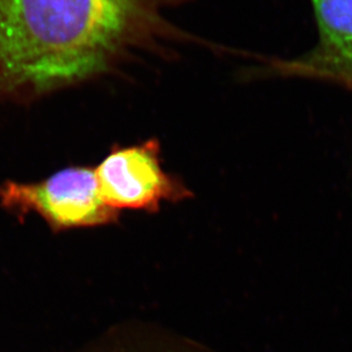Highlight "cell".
<instances>
[{"label": "cell", "mask_w": 352, "mask_h": 352, "mask_svg": "<svg viewBox=\"0 0 352 352\" xmlns=\"http://www.w3.org/2000/svg\"><path fill=\"white\" fill-rule=\"evenodd\" d=\"M82 352H215L204 344L148 324L115 326Z\"/></svg>", "instance_id": "cell-5"}, {"label": "cell", "mask_w": 352, "mask_h": 352, "mask_svg": "<svg viewBox=\"0 0 352 352\" xmlns=\"http://www.w3.org/2000/svg\"><path fill=\"white\" fill-rule=\"evenodd\" d=\"M0 201L19 215L37 214L54 232L117 226L122 214L105 203L94 166L74 165L34 183H5Z\"/></svg>", "instance_id": "cell-2"}, {"label": "cell", "mask_w": 352, "mask_h": 352, "mask_svg": "<svg viewBox=\"0 0 352 352\" xmlns=\"http://www.w3.org/2000/svg\"><path fill=\"white\" fill-rule=\"evenodd\" d=\"M318 38L315 46L294 60H274V75L334 82L352 91V0H310Z\"/></svg>", "instance_id": "cell-4"}, {"label": "cell", "mask_w": 352, "mask_h": 352, "mask_svg": "<svg viewBox=\"0 0 352 352\" xmlns=\"http://www.w3.org/2000/svg\"><path fill=\"white\" fill-rule=\"evenodd\" d=\"M177 0H0V102L30 103L110 74L140 52L191 39Z\"/></svg>", "instance_id": "cell-1"}, {"label": "cell", "mask_w": 352, "mask_h": 352, "mask_svg": "<svg viewBox=\"0 0 352 352\" xmlns=\"http://www.w3.org/2000/svg\"><path fill=\"white\" fill-rule=\"evenodd\" d=\"M94 170L105 203L120 214L155 215L166 204L175 205L195 197L182 176L164 166L162 143L157 138L129 144L113 143Z\"/></svg>", "instance_id": "cell-3"}]
</instances>
